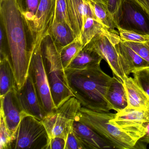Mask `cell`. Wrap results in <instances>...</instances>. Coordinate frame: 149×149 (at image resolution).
<instances>
[{
	"mask_svg": "<svg viewBox=\"0 0 149 149\" xmlns=\"http://www.w3.org/2000/svg\"><path fill=\"white\" fill-rule=\"evenodd\" d=\"M0 16L7 38L17 88L19 89L28 75L30 53L27 42L26 22L18 0H0Z\"/></svg>",
	"mask_w": 149,
	"mask_h": 149,
	"instance_id": "cell-1",
	"label": "cell"
},
{
	"mask_svg": "<svg viewBox=\"0 0 149 149\" xmlns=\"http://www.w3.org/2000/svg\"><path fill=\"white\" fill-rule=\"evenodd\" d=\"M70 88L81 107L98 112H109L106 96L112 77L100 66L85 70L65 69Z\"/></svg>",
	"mask_w": 149,
	"mask_h": 149,
	"instance_id": "cell-2",
	"label": "cell"
},
{
	"mask_svg": "<svg viewBox=\"0 0 149 149\" xmlns=\"http://www.w3.org/2000/svg\"><path fill=\"white\" fill-rule=\"evenodd\" d=\"M62 49L49 34L42 40V50L45 69L56 109L74 96L69 86L65 69L62 62Z\"/></svg>",
	"mask_w": 149,
	"mask_h": 149,
	"instance_id": "cell-3",
	"label": "cell"
},
{
	"mask_svg": "<svg viewBox=\"0 0 149 149\" xmlns=\"http://www.w3.org/2000/svg\"><path fill=\"white\" fill-rule=\"evenodd\" d=\"M115 114L98 112L81 107L75 121L83 123L96 132L105 139L114 148L134 149L136 141L110 123Z\"/></svg>",
	"mask_w": 149,
	"mask_h": 149,
	"instance_id": "cell-4",
	"label": "cell"
},
{
	"mask_svg": "<svg viewBox=\"0 0 149 149\" xmlns=\"http://www.w3.org/2000/svg\"><path fill=\"white\" fill-rule=\"evenodd\" d=\"M81 107V103L76 97H72L46 116L42 122L47 132L49 140L58 137L66 141Z\"/></svg>",
	"mask_w": 149,
	"mask_h": 149,
	"instance_id": "cell-5",
	"label": "cell"
},
{
	"mask_svg": "<svg viewBox=\"0 0 149 149\" xmlns=\"http://www.w3.org/2000/svg\"><path fill=\"white\" fill-rule=\"evenodd\" d=\"M49 139L42 121L27 115L19 125L13 149H47Z\"/></svg>",
	"mask_w": 149,
	"mask_h": 149,
	"instance_id": "cell-6",
	"label": "cell"
},
{
	"mask_svg": "<svg viewBox=\"0 0 149 149\" xmlns=\"http://www.w3.org/2000/svg\"><path fill=\"white\" fill-rule=\"evenodd\" d=\"M29 73L31 75L40 102L47 115L56 109L53 102L45 69L42 44L30 48Z\"/></svg>",
	"mask_w": 149,
	"mask_h": 149,
	"instance_id": "cell-7",
	"label": "cell"
},
{
	"mask_svg": "<svg viewBox=\"0 0 149 149\" xmlns=\"http://www.w3.org/2000/svg\"><path fill=\"white\" fill-rule=\"evenodd\" d=\"M115 22L118 29L149 35V13L134 0H122Z\"/></svg>",
	"mask_w": 149,
	"mask_h": 149,
	"instance_id": "cell-8",
	"label": "cell"
},
{
	"mask_svg": "<svg viewBox=\"0 0 149 149\" xmlns=\"http://www.w3.org/2000/svg\"><path fill=\"white\" fill-rule=\"evenodd\" d=\"M121 39L116 30L106 29L95 36L84 47L97 53L105 60L113 74L123 81L125 74L119 63L117 45Z\"/></svg>",
	"mask_w": 149,
	"mask_h": 149,
	"instance_id": "cell-9",
	"label": "cell"
},
{
	"mask_svg": "<svg viewBox=\"0 0 149 149\" xmlns=\"http://www.w3.org/2000/svg\"><path fill=\"white\" fill-rule=\"evenodd\" d=\"M110 122L137 142L145 134V125L149 122V109L127 107L115 114Z\"/></svg>",
	"mask_w": 149,
	"mask_h": 149,
	"instance_id": "cell-10",
	"label": "cell"
},
{
	"mask_svg": "<svg viewBox=\"0 0 149 149\" xmlns=\"http://www.w3.org/2000/svg\"><path fill=\"white\" fill-rule=\"evenodd\" d=\"M56 0H40L39 7L29 31L32 37L30 47L41 45L48 35L54 14Z\"/></svg>",
	"mask_w": 149,
	"mask_h": 149,
	"instance_id": "cell-11",
	"label": "cell"
},
{
	"mask_svg": "<svg viewBox=\"0 0 149 149\" xmlns=\"http://www.w3.org/2000/svg\"><path fill=\"white\" fill-rule=\"evenodd\" d=\"M17 98L23 111L42 121L47 113L40 102L31 75H28L24 85L20 88L16 87Z\"/></svg>",
	"mask_w": 149,
	"mask_h": 149,
	"instance_id": "cell-12",
	"label": "cell"
},
{
	"mask_svg": "<svg viewBox=\"0 0 149 149\" xmlns=\"http://www.w3.org/2000/svg\"><path fill=\"white\" fill-rule=\"evenodd\" d=\"M16 88L0 98V110L3 113L8 126L15 139L22 119L27 115L23 111L19 102L16 95Z\"/></svg>",
	"mask_w": 149,
	"mask_h": 149,
	"instance_id": "cell-13",
	"label": "cell"
},
{
	"mask_svg": "<svg viewBox=\"0 0 149 149\" xmlns=\"http://www.w3.org/2000/svg\"><path fill=\"white\" fill-rule=\"evenodd\" d=\"M66 1L74 35L79 40L87 18L97 19L88 0H66Z\"/></svg>",
	"mask_w": 149,
	"mask_h": 149,
	"instance_id": "cell-14",
	"label": "cell"
},
{
	"mask_svg": "<svg viewBox=\"0 0 149 149\" xmlns=\"http://www.w3.org/2000/svg\"><path fill=\"white\" fill-rule=\"evenodd\" d=\"M119 63L125 75L149 68V63L121 40L117 45Z\"/></svg>",
	"mask_w": 149,
	"mask_h": 149,
	"instance_id": "cell-15",
	"label": "cell"
},
{
	"mask_svg": "<svg viewBox=\"0 0 149 149\" xmlns=\"http://www.w3.org/2000/svg\"><path fill=\"white\" fill-rule=\"evenodd\" d=\"M73 130L85 149L114 148L105 139L83 123L75 121L73 124Z\"/></svg>",
	"mask_w": 149,
	"mask_h": 149,
	"instance_id": "cell-16",
	"label": "cell"
},
{
	"mask_svg": "<svg viewBox=\"0 0 149 149\" xmlns=\"http://www.w3.org/2000/svg\"><path fill=\"white\" fill-rule=\"evenodd\" d=\"M128 99V107L139 109H149V97L137 84L134 78L125 75L123 81Z\"/></svg>",
	"mask_w": 149,
	"mask_h": 149,
	"instance_id": "cell-17",
	"label": "cell"
},
{
	"mask_svg": "<svg viewBox=\"0 0 149 149\" xmlns=\"http://www.w3.org/2000/svg\"><path fill=\"white\" fill-rule=\"evenodd\" d=\"M106 100L110 110L119 112L128 107L127 94L123 82L113 76L108 88Z\"/></svg>",
	"mask_w": 149,
	"mask_h": 149,
	"instance_id": "cell-18",
	"label": "cell"
},
{
	"mask_svg": "<svg viewBox=\"0 0 149 149\" xmlns=\"http://www.w3.org/2000/svg\"><path fill=\"white\" fill-rule=\"evenodd\" d=\"M17 87L15 74L8 54L0 58V98Z\"/></svg>",
	"mask_w": 149,
	"mask_h": 149,
	"instance_id": "cell-19",
	"label": "cell"
},
{
	"mask_svg": "<svg viewBox=\"0 0 149 149\" xmlns=\"http://www.w3.org/2000/svg\"><path fill=\"white\" fill-rule=\"evenodd\" d=\"M102 59L95 51L84 47L71 62L67 69L85 70L97 67L100 66Z\"/></svg>",
	"mask_w": 149,
	"mask_h": 149,
	"instance_id": "cell-20",
	"label": "cell"
},
{
	"mask_svg": "<svg viewBox=\"0 0 149 149\" xmlns=\"http://www.w3.org/2000/svg\"><path fill=\"white\" fill-rule=\"evenodd\" d=\"M49 34L55 42L62 49L76 39L69 27L54 19L49 28Z\"/></svg>",
	"mask_w": 149,
	"mask_h": 149,
	"instance_id": "cell-21",
	"label": "cell"
},
{
	"mask_svg": "<svg viewBox=\"0 0 149 149\" xmlns=\"http://www.w3.org/2000/svg\"><path fill=\"white\" fill-rule=\"evenodd\" d=\"M106 29H109L97 20L91 17H88L84 26L82 33L79 41L84 48L95 36L102 33Z\"/></svg>",
	"mask_w": 149,
	"mask_h": 149,
	"instance_id": "cell-22",
	"label": "cell"
},
{
	"mask_svg": "<svg viewBox=\"0 0 149 149\" xmlns=\"http://www.w3.org/2000/svg\"><path fill=\"white\" fill-rule=\"evenodd\" d=\"M97 20L110 30H115L116 24L114 18L107 8L106 5L88 0Z\"/></svg>",
	"mask_w": 149,
	"mask_h": 149,
	"instance_id": "cell-23",
	"label": "cell"
},
{
	"mask_svg": "<svg viewBox=\"0 0 149 149\" xmlns=\"http://www.w3.org/2000/svg\"><path fill=\"white\" fill-rule=\"evenodd\" d=\"M83 48L80 41L75 39L70 44L62 49L61 58L65 69L68 68L71 62Z\"/></svg>",
	"mask_w": 149,
	"mask_h": 149,
	"instance_id": "cell-24",
	"label": "cell"
},
{
	"mask_svg": "<svg viewBox=\"0 0 149 149\" xmlns=\"http://www.w3.org/2000/svg\"><path fill=\"white\" fill-rule=\"evenodd\" d=\"M22 10L26 26L29 28L34 20L39 7V0H18Z\"/></svg>",
	"mask_w": 149,
	"mask_h": 149,
	"instance_id": "cell-25",
	"label": "cell"
},
{
	"mask_svg": "<svg viewBox=\"0 0 149 149\" xmlns=\"http://www.w3.org/2000/svg\"><path fill=\"white\" fill-rule=\"evenodd\" d=\"M0 149H13L15 138L9 130L1 111L0 112Z\"/></svg>",
	"mask_w": 149,
	"mask_h": 149,
	"instance_id": "cell-26",
	"label": "cell"
},
{
	"mask_svg": "<svg viewBox=\"0 0 149 149\" xmlns=\"http://www.w3.org/2000/svg\"><path fill=\"white\" fill-rule=\"evenodd\" d=\"M53 19L66 24L70 28L74 33L70 19L66 0H56L54 14Z\"/></svg>",
	"mask_w": 149,
	"mask_h": 149,
	"instance_id": "cell-27",
	"label": "cell"
},
{
	"mask_svg": "<svg viewBox=\"0 0 149 149\" xmlns=\"http://www.w3.org/2000/svg\"><path fill=\"white\" fill-rule=\"evenodd\" d=\"M132 74L136 82L149 97V68L139 70Z\"/></svg>",
	"mask_w": 149,
	"mask_h": 149,
	"instance_id": "cell-28",
	"label": "cell"
},
{
	"mask_svg": "<svg viewBox=\"0 0 149 149\" xmlns=\"http://www.w3.org/2000/svg\"><path fill=\"white\" fill-rule=\"evenodd\" d=\"M121 40L123 42H145L149 41V35L140 34L135 32L122 29H118Z\"/></svg>",
	"mask_w": 149,
	"mask_h": 149,
	"instance_id": "cell-29",
	"label": "cell"
},
{
	"mask_svg": "<svg viewBox=\"0 0 149 149\" xmlns=\"http://www.w3.org/2000/svg\"><path fill=\"white\" fill-rule=\"evenodd\" d=\"M124 42L149 63V41L145 42Z\"/></svg>",
	"mask_w": 149,
	"mask_h": 149,
	"instance_id": "cell-30",
	"label": "cell"
},
{
	"mask_svg": "<svg viewBox=\"0 0 149 149\" xmlns=\"http://www.w3.org/2000/svg\"><path fill=\"white\" fill-rule=\"evenodd\" d=\"M65 149H85L83 145L74 132L73 128L70 132L66 139Z\"/></svg>",
	"mask_w": 149,
	"mask_h": 149,
	"instance_id": "cell-31",
	"label": "cell"
},
{
	"mask_svg": "<svg viewBox=\"0 0 149 149\" xmlns=\"http://www.w3.org/2000/svg\"><path fill=\"white\" fill-rule=\"evenodd\" d=\"M66 140L61 137L53 138L49 140L47 149H65Z\"/></svg>",
	"mask_w": 149,
	"mask_h": 149,
	"instance_id": "cell-32",
	"label": "cell"
},
{
	"mask_svg": "<svg viewBox=\"0 0 149 149\" xmlns=\"http://www.w3.org/2000/svg\"><path fill=\"white\" fill-rule=\"evenodd\" d=\"M122 0H107V6L109 12L112 15L115 21Z\"/></svg>",
	"mask_w": 149,
	"mask_h": 149,
	"instance_id": "cell-33",
	"label": "cell"
},
{
	"mask_svg": "<svg viewBox=\"0 0 149 149\" xmlns=\"http://www.w3.org/2000/svg\"><path fill=\"white\" fill-rule=\"evenodd\" d=\"M137 142L142 143H144L146 144H149V122L146 123L145 125V134Z\"/></svg>",
	"mask_w": 149,
	"mask_h": 149,
	"instance_id": "cell-34",
	"label": "cell"
},
{
	"mask_svg": "<svg viewBox=\"0 0 149 149\" xmlns=\"http://www.w3.org/2000/svg\"><path fill=\"white\" fill-rule=\"evenodd\" d=\"M149 13V0H134Z\"/></svg>",
	"mask_w": 149,
	"mask_h": 149,
	"instance_id": "cell-35",
	"label": "cell"
},
{
	"mask_svg": "<svg viewBox=\"0 0 149 149\" xmlns=\"http://www.w3.org/2000/svg\"><path fill=\"white\" fill-rule=\"evenodd\" d=\"M91 1H95L97 3H102L107 6V0H90Z\"/></svg>",
	"mask_w": 149,
	"mask_h": 149,
	"instance_id": "cell-36",
	"label": "cell"
},
{
	"mask_svg": "<svg viewBox=\"0 0 149 149\" xmlns=\"http://www.w3.org/2000/svg\"><path fill=\"white\" fill-rule=\"evenodd\" d=\"M40 1V0H39V1Z\"/></svg>",
	"mask_w": 149,
	"mask_h": 149,
	"instance_id": "cell-37",
	"label": "cell"
}]
</instances>
